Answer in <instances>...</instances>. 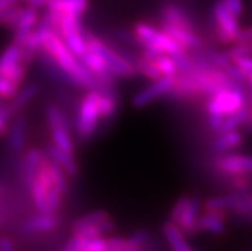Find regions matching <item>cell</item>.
<instances>
[{
	"label": "cell",
	"instance_id": "obj_1",
	"mask_svg": "<svg viewBox=\"0 0 252 251\" xmlns=\"http://www.w3.org/2000/svg\"><path fill=\"white\" fill-rule=\"evenodd\" d=\"M37 30L41 36V51L50 59L58 70L73 85L86 90H108L99 82V80L94 76L81 62V59L70 50L64 42L62 36L48 26L44 21L38 22Z\"/></svg>",
	"mask_w": 252,
	"mask_h": 251
},
{
	"label": "cell",
	"instance_id": "obj_2",
	"mask_svg": "<svg viewBox=\"0 0 252 251\" xmlns=\"http://www.w3.org/2000/svg\"><path fill=\"white\" fill-rule=\"evenodd\" d=\"M118 100L113 91L89 90L80 100L74 118V134L78 140H90L97 132L102 121L114 117Z\"/></svg>",
	"mask_w": 252,
	"mask_h": 251
},
{
	"label": "cell",
	"instance_id": "obj_3",
	"mask_svg": "<svg viewBox=\"0 0 252 251\" xmlns=\"http://www.w3.org/2000/svg\"><path fill=\"white\" fill-rule=\"evenodd\" d=\"M160 27L187 51L204 48V40L196 29L192 16L179 4L168 1L161 6Z\"/></svg>",
	"mask_w": 252,
	"mask_h": 251
},
{
	"label": "cell",
	"instance_id": "obj_4",
	"mask_svg": "<svg viewBox=\"0 0 252 251\" xmlns=\"http://www.w3.org/2000/svg\"><path fill=\"white\" fill-rule=\"evenodd\" d=\"M45 151V150H44ZM32 203L40 213H58L64 201V195L57 187L50 167V158L45 153L31 186L29 187Z\"/></svg>",
	"mask_w": 252,
	"mask_h": 251
},
{
	"label": "cell",
	"instance_id": "obj_5",
	"mask_svg": "<svg viewBox=\"0 0 252 251\" xmlns=\"http://www.w3.org/2000/svg\"><path fill=\"white\" fill-rule=\"evenodd\" d=\"M246 102L247 94L241 83L224 87L209 96L206 100V111L211 130L218 134L220 131L224 118L243 108Z\"/></svg>",
	"mask_w": 252,
	"mask_h": 251
},
{
	"label": "cell",
	"instance_id": "obj_6",
	"mask_svg": "<svg viewBox=\"0 0 252 251\" xmlns=\"http://www.w3.org/2000/svg\"><path fill=\"white\" fill-rule=\"evenodd\" d=\"M133 38L142 49L160 54L177 55L187 51L161 27L159 29L147 22H137L134 25Z\"/></svg>",
	"mask_w": 252,
	"mask_h": 251
},
{
	"label": "cell",
	"instance_id": "obj_7",
	"mask_svg": "<svg viewBox=\"0 0 252 251\" xmlns=\"http://www.w3.org/2000/svg\"><path fill=\"white\" fill-rule=\"evenodd\" d=\"M87 48L101 55L115 78H132L137 74L134 63L97 36H87Z\"/></svg>",
	"mask_w": 252,
	"mask_h": 251
},
{
	"label": "cell",
	"instance_id": "obj_8",
	"mask_svg": "<svg viewBox=\"0 0 252 251\" xmlns=\"http://www.w3.org/2000/svg\"><path fill=\"white\" fill-rule=\"evenodd\" d=\"M46 122L50 130L51 143L68 153L74 154V140L67 115L58 105L49 104L46 108Z\"/></svg>",
	"mask_w": 252,
	"mask_h": 251
},
{
	"label": "cell",
	"instance_id": "obj_9",
	"mask_svg": "<svg viewBox=\"0 0 252 251\" xmlns=\"http://www.w3.org/2000/svg\"><path fill=\"white\" fill-rule=\"evenodd\" d=\"M117 228L114 220L105 210H96L77 218L72 223V233L87 236V237H100L109 236Z\"/></svg>",
	"mask_w": 252,
	"mask_h": 251
},
{
	"label": "cell",
	"instance_id": "obj_10",
	"mask_svg": "<svg viewBox=\"0 0 252 251\" xmlns=\"http://www.w3.org/2000/svg\"><path fill=\"white\" fill-rule=\"evenodd\" d=\"M214 31L219 42L223 45H233L241 31L240 17L230 12L221 0H217L213 5Z\"/></svg>",
	"mask_w": 252,
	"mask_h": 251
},
{
	"label": "cell",
	"instance_id": "obj_11",
	"mask_svg": "<svg viewBox=\"0 0 252 251\" xmlns=\"http://www.w3.org/2000/svg\"><path fill=\"white\" fill-rule=\"evenodd\" d=\"M202 210V201L198 196H181L173 205L170 220L174 222L183 232L192 233L196 231L197 219Z\"/></svg>",
	"mask_w": 252,
	"mask_h": 251
},
{
	"label": "cell",
	"instance_id": "obj_12",
	"mask_svg": "<svg viewBox=\"0 0 252 251\" xmlns=\"http://www.w3.org/2000/svg\"><path fill=\"white\" fill-rule=\"evenodd\" d=\"M214 167L223 176L252 175V156L240 153H225L215 156Z\"/></svg>",
	"mask_w": 252,
	"mask_h": 251
},
{
	"label": "cell",
	"instance_id": "obj_13",
	"mask_svg": "<svg viewBox=\"0 0 252 251\" xmlns=\"http://www.w3.org/2000/svg\"><path fill=\"white\" fill-rule=\"evenodd\" d=\"M173 83H174V76H164L157 78V80H153L150 85L140 90L133 96L132 104H133L134 108L137 109L145 108L147 105L153 104L160 98L169 95V92L172 91Z\"/></svg>",
	"mask_w": 252,
	"mask_h": 251
},
{
	"label": "cell",
	"instance_id": "obj_14",
	"mask_svg": "<svg viewBox=\"0 0 252 251\" xmlns=\"http://www.w3.org/2000/svg\"><path fill=\"white\" fill-rule=\"evenodd\" d=\"M61 219L57 213H40L30 216L21 226V231L27 235H40L49 233L58 228Z\"/></svg>",
	"mask_w": 252,
	"mask_h": 251
},
{
	"label": "cell",
	"instance_id": "obj_15",
	"mask_svg": "<svg viewBox=\"0 0 252 251\" xmlns=\"http://www.w3.org/2000/svg\"><path fill=\"white\" fill-rule=\"evenodd\" d=\"M89 0H53L46 6V14L53 18L62 16L82 17L89 9Z\"/></svg>",
	"mask_w": 252,
	"mask_h": 251
},
{
	"label": "cell",
	"instance_id": "obj_16",
	"mask_svg": "<svg viewBox=\"0 0 252 251\" xmlns=\"http://www.w3.org/2000/svg\"><path fill=\"white\" fill-rule=\"evenodd\" d=\"M38 22H40V17H38L37 9H33L31 6L23 8L21 18H19L16 27L13 29V31H14L13 42L21 46L25 42L26 38H27V36L36 29Z\"/></svg>",
	"mask_w": 252,
	"mask_h": 251
},
{
	"label": "cell",
	"instance_id": "obj_17",
	"mask_svg": "<svg viewBox=\"0 0 252 251\" xmlns=\"http://www.w3.org/2000/svg\"><path fill=\"white\" fill-rule=\"evenodd\" d=\"M106 237H87V236L72 233V237L65 242V251H106Z\"/></svg>",
	"mask_w": 252,
	"mask_h": 251
},
{
	"label": "cell",
	"instance_id": "obj_18",
	"mask_svg": "<svg viewBox=\"0 0 252 251\" xmlns=\"http://www.w3.org/2000/svg\"><path fill=\"white\" fill-rule=\"evenodd\" d=\"M196 231L208 232L211 235H221L225 231V213L205 210L198 216Z\"/></svg>",
	"mask_w": 252,
	"mask_h": 251
},
{
	"label": "cell",
	"instance_id": "obj_19",
	"mask_svg": "<svg viewBox=\"0 0 252 251\" xmlns=\"http://www.w3.org/2000/svg\"><path fill=\"white\" fill-rule=\"evenodd\" d=\"M45 153L46 155L50 158V159L54 160L57 164L62 167L64 169V172L67 173L69 178H74L78 176V164L76 162V158H74L73 153H68L65 150H62L59 147H57L55 145L50 143L46 149H45Z\"/></svg>",
	"mask_w": 252,
	"mask_h": 251
},
{
	"label": "cell",
	"instance_id": "obj_20",
	"mask_svg": "<svg viewBox=\"0 0 252 251\" xmlns=\"http://www.w3.org/2000/svg\"><path fill=\"white\" fill-rule=\"evenodd\" d=\"M44 155V150L38 149V147H32L26 153L22 166V181L25 183L26 188H29L31 186L32 181H33V178H35L36 173L40 168Z\"/></svg>",
	"mask_w": 252,
	"mask_h": 251
},
{
	"label": "cell",
	"instance_id": "obj_21",
	"mask_svg": "<svg viewBox=\"0 0 252 251\" xmlns=\"http://www.w3.org/2000/svg\"><path fill=\"white\" fill-rule=\"evenodd\" d=\"M243 143V135L238 130L227 131L217 134V137L213 141V150L215 155L219 154L230 153L233 150L238 149Z\"/></svg>",
	"mask_w": 252,
	"mask_h": 251
},
{
	"label": "cell",
	"instance_id": "obj_22",
	"mask_svg": "<svg viewBox=\"0 0 252 251\" xmlns=\"http://www.w3.org/2000/svg\"><path fill=\"white\" fill-rule=\"evenodd\" d=\"M243 194L238 192H232L227 195H219V196L210 197L205 201L202 205L205 210L210 212H220V213H227V212H234L238 204L242 200Z\"/></svg>",
	"mask_w": 252,
	"mask_h": 251
},
{
	"label": "cell",
	"instance_id": "obj_23",
	"mask_svg": "<svg viewBox=\"0 0 252 251\" xmlns=\"http://www.w3.org/2000/svg\"><path fill=\"white\" fill-rule=\"evenodd\" d=\"M163 235L170 249L174 251H191V245L187 241L186 233L177 226L176 223L169 220L163 224Z\"/></svg>",
	"mask_w": 252,
	"mask_h": 251
},
{
	"label": "cell",
	"instance_id": "obj_24",
	"mask_svg": "<svg viewBox=\"0 0 252 251\" xmlns=\"http://www.w3.org/2000/svg\"><path fill=\"white\" fill-rule=\"evenodd\" d=\"M26 137H27V119L23 115H17L8 134L9 149L13 153H21L25 149Z\"/></svg>",
	"mask_w": 252,
	"mask_h": 251
},
{
	"label": "cell",
	"instance_id": "obj_25",
	"mask_svg": "<svg viewBox=\"0 0 252 251\" xmlns=\"http://www.w3.org/2000/svg\"><path fill=\"white\" fill-rule=\"evenodd\" d=\"M38 92V86L36 83H29V85L26 86H21V89L17 91V94L10 99L9 107L10 111H12V114L16 117L18 114L19 111H22L23 109L30 104V103L36 98Z\"/></svg>",
	"mask_w": 252,
	"mask_h": 251
},
{
	"label": "cell",
	"instance_id": "obj_26",
	"mask_svg": "<svg viewBox=\"0 0 252 251\" xmlns=\"http://www.w3.org/2000/svg\"><path fill=\"white\" fill-rule=\"evenodd\" d=\"M26 63L25 59H23V51L22 48L19 45L12 44L5 48V50L0 54V74L4 73L5 71H8L9 68L14 67L19 63ZM29 64V63H26Z\"/></svg>",
	"mask_w": 252,
	"mask_h": 251
},
{
	"label": "cell",
	"instance_id": "obj_27",
	"mask_svg": "<svg viewBox=\"0 0 252 251\" xmlns=\"http://www.w3.org/2000/svg\"><path fill=\"white\" fill-rule=\"evenodd\" d=\"M151 242V235L145 229H140L131 236L125 237V251H140L147 248Z\"/></svg>",
	"mask_w": 252,
	"mask_h": 251
},
{
	"label": "cell",
	"instance_id": "obj_28",
	"mask_svg": "<svg viewBox=\"0 0 252 251\" xmlns=\"http://www.w3.org/2000/svg\"><path fill=\"white\" fill-rule=\"evenodd\" d=\"M247 119V105H245L243 108H241L240 110L234 111L232 114L227 115V117L223 119V123H221L220 132H227V131H234L238 130L240 127L245 126V122Z\"/></svg>",
	"mask_w": 252,
	"mask_h": 251
},
{
	"label": "cell",
	"instance_id": "obj_29",
	"mask_svg": "<svg viewBox=\"0 0 252 251\" xmlns=\"http://www.w3.org/2000/svg\"><path fill=\"white\" fill-rule=\"evenodd\" d=\"M228 178H229L230 187L233 188L234 192H238V194L245 195L252 186L251 175L229 176Z\"/></svg>",
	"mask_w": 252,
	"mask_h": 251
},
{
	"label": "cell",
	"instance_id": "obj_30",
	"mask_svg": "<svg viewBox=\"0 0 252 251\" xmlns=\"http://www.w3.org/2000/svg\"><path fill=\"white\" fill-rule=\"evenodd\" d=\"M22 83L9 80L6 77H0V99L3 100H10L16 95L17 91L21 89Z\"/></svg>",
	"mask_w": 252,
	"mask_h": 251
},
{
	"label": "cell",
	"instance_id": "obj_31",
	"mask_svg": "<svg viewBox=\"0 0 252 251\" xmlns=\"http://www.w3.org/2000/svg\"><path fill=\"white\" fill-rule=\"evenodd\" d=\"M230 46H232V48L227 51L230 58L245 57V55L252 57V40L247 42H234V44L230 45Z\"/></svg>",
	"mask_w": 252,
	"mask_h": 251
},
{
	"label": "cell",
	"instance_id": "obj_32",
	"mask_svg": "<svg viewBox=\"0 0 252 251\" xmlns=\"http://www.w3.org/2000/svg\"><path fill=\"white\" fill-rule=\"evenodd\" d=\"M14 117L8 105H0V136L8 132L10 118Z\"/></svg>",
	"mask_w": 252,
	"mask_h": 251
},
{
	"label": "cell",
	"instance_id": "obj_33",
	"mask_svg": "<svg viewBox=\"0 0 252 251\" xmlns=\"http://www.w3.org/2000/svg\"><path fill=\"white\" fill-rule=\"evenodd\" d=\"M221 1L237 17H241L245 12V1L243 0H221Z\"/></svg>",
	"mask_w": 252,
	"mask_h": 251
},
{
	"label": "cell",
	"instance_id": "obj_34",
	"mask_svg": "<svg viewBox=\"0 0 252 251\" xmlns=\"http://www.w3.org/2000/svg\"><path fill=\"white\" fill-rule=\"evenodd\" d=\"M16 244L9 237H0V251L16 250Z\"/></svg>",
	"mask_w": 252,
	"mask_h": 251
},
{
	"label": "cell",
	"instance_id": "obj_35",
	"mask_svg": "<svg viewBox=\"0 0 252 251\" xmlns=\"http://www.w3.org/2000/svg\"><path fill=\"white\" fill-rule=\"evenodd\" d=\"M51 1L53 0H29L26 4H27V6L33 8V9H40V8H44V6L46 8Z\"/></svg>",
	"mask_w": 252,
	"mask_h": 251
},
{
	"label": "cell",
	"instance_id": "obj_36",
	"mask_svg": "<svg viewBox=\"0 0 252 251\" xmlns=\"http://www.w3.org/2000/svg\"><path fill=\"white\" fill-rule=\"evenodd\" d=\"M14 4H19L18 0H0V12L8 9L9 6L14 5Z\"/></svg>",
	"mask_w": 252,
	"mask_h": 251
},
{
	"label": "cell",
	"instance_id": "obj_37",
	"mask_svg": "<svg viewBox=\"0 0 252 251\" xmlns=\"http://www.w3.org/2000/svg\"><path fill=\"white\" fill-rule=\"evenodd\" d=\"M247 199H249V201H250V205H251V209H252V194L250 195V196H247Z\"/></svg>",
	"mask_w": 252,
	"mask_h": 251
},
{
	"label": "cell",
	"instance_id": "obj_38",
	"mask_svg": "<svg viewBox=\"0 0 252 251\" xmlns=\"http://www.w3.org/2000/svg\"><path fill=\"white\" fill-rule=\"evenodd\" d=\"M19 3H27V1H29V0H18Z\"/></svg>",
	"mask_w": 252,
	"mask_h": 251
}]
</instances>
